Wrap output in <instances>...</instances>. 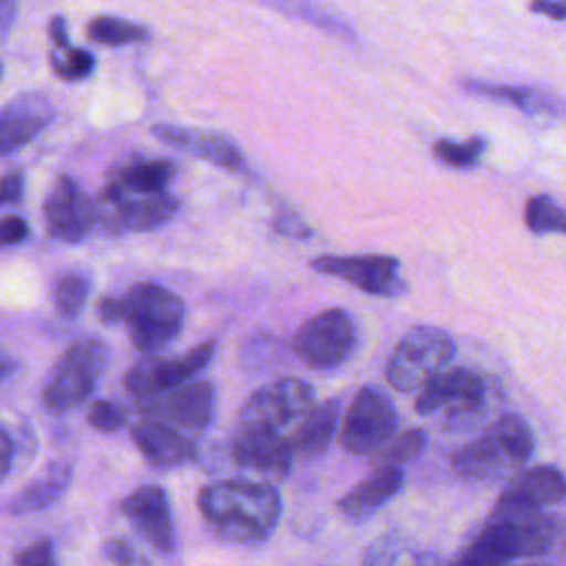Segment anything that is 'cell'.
I'll use <instances>...</instances> for the list:
<instances>
[{
  "mask_svg": "<svg viewBox=\"0 0 566 566\" xmlns=\"http://www.w3.org/2000/svg\"><path fill=\"white\" fill-rule=\"evenodd\" d=\"M206 522L228 542H263L281 517V495L268 482L221 480L197 495Z\"/></svg>",
  "mask_w": 566,
  "mask_h": 566,
  "instance_id": "6da1fadb",
  "label": "cell"
},
{
  "mask_svg": "<svg viewBox=\"0 0 566 566\" xmlns=\"http://www.w3.org/2000/svg\"><path fill=\"white\" fill-rule=\"evenodd\" d=\"M495 382L471 367L442 369L431 376L413 402L420 416L444 409V424L451 429L475 427L495 407Z\"/></svg>",
  "mask_w": 566,
  "mask_h": 566,
  "instance_id": "7a4b0ae2",
  "label": "cell"
},
{
  "mask_svg": "<svg viewBox=\"0 0 566 566\" xmlns=\"http://www.w3.org/2000/svg\"><path fill=\"white\" fill-rule=\"evenodd\" d=\"M122 318L128 338L139 352H157L166 347L184 325V301L164 285L137 283L119 296Z\"/></svg>",
  "mask_w": 566,
  "mask_h": 566,
  "instance_id": "3957f363",
  "label": "cell"
},
{
  "mask_svg": "<svg viewBox=\"0 0 566 566\" xmlns=\"http://www.w3.org/2000/svg\"><path fill=\"white\" fill-rule=\"evenodd\" d=\"M455 356V340L436 325L411 327L387 360V382L396 391L420 389L431 376L442 371Z\"/></svg>",
  "mask_w": 566,
  "mask_h": 566,
  "instance_id": "277c9868",
  "label": "cell"
},
{
  "mask_svg": "<svg viewBox=\"0 0 566 566\" xmlns=\"http://www.w3.org/2000/svg\"><path fill=\"white\" fill-rule=\"evenodd\" d=\"M106 367V347L99 338L84 336L66 347L55 363L42 398L53 411H69L82 405L95 389Z\"/></svg>",
  "mask_w": 566,
  "mask_h": 566,
  "instance_id": "5b68a950",
  "label": "cell"
},
{
  "mask_svg": "<svg viewBox=\"0 0 566 566\" xmlns=\"http://www.w3.org/2000/svg\"><path fill=\"white\" fill-rule=\"evenodd\" d=\"M358 332L345 310L329 307L307 318L292 338L294 354L312 369H334L356 349Z\"/></svg>",
  "mask_w": 566,
  "mask_h": 566,
  "instance_id": "8992f818",
  "label": "cell"
},
{
  "mask_svg": "<svg viewBox=\"0 0 566 566\" xmlns=\"http://www.w3.org/2000/svg\"><path fill=\"white\" fill-rule=\"evenodd\" d=\"M179 208V201L166 190L135 195L126 192L113 181L106 184L97 203H93L95 221L111 232H148L164 226Z\"/></svg>",
  "mask_w": 566,
  "mask_h": 566,
  "instance_id": "52a82bcc",
  "label": "cell"
},
{
  "mask_svg": "<svg viewBox=\"0 0 566 566\" xmlns=\"http://www.w3.org/2000/svg\"><path fill=\"white\" fill-rule=\"evenodd\" d=\"M398 427L396 405L378 387L365 385L354 396L340 431V444L347 453L367 455L382 447Z\"/></svg>",
  "mask_w": 566,
  "mask_h": 566,
  "instance_id": "ba28073f",
  "label": "cell"
},
{
  "mask_svg": "<svg viewBox=\"0 0 566 566\" xmlns=\"http://www.w3.org/2000/svg\"><path fill=\"white\" fill-rule=\"evenodd\" d=\"M314 407V389L301 378H281L256 389L241 407V429L281 431Z\"/></svg>",
  "mask_w": 566,
  "mask_h": 566,
  "instance_id": "9c48e42d",
  "label": "cell"
},
{
  "mask_svg": "<svg viewBox=\"0 0 566 566\" xmlns=\"http://www.w3.org/2000/svg\"><path fill=\"white\" fill-rule=\"evenodd\" d=\"M212 354H214V340H203L201 345H197L195 349H188L181 356L144 358L124 374V387L130 396L139 400L159 396L195 378L210 363Z\"/></svg>",
  "mask_w": 566,
  "mask_h": 566,
  "instance_id": "30bf717a",
  "label": "cell"
},
{
  "mask_svg": "<svg viewBox=\"0 0 566 566\" xmlns=\"http://www.w3.org/2000/svg\"><path fill=\"white\" fill-rule=\"evenodd\" d=\"M148 418L179 424L190 431H203L214 413V387L208 380H186L159 396L142 400Z\"/></svg>",
  "mask_w": 566,
  "mask_h": 566,
  "instance_id": "8fae6325",
  "label": "cell"
},
{
  "mask_svg": "<svg viewBox=\"0 0 566 566\" xmlns=\"http://www.w3.org/2000/svg\"><path fill=\"white\" fill-rule=\"evenodd\" d=\"M310 268L321 274L343 279L374 296H391L402 287L398 279L400 261L387 254H356V256L323 254L312 259Z\"/></svg>",
  "mask_w": 566,
  "mask_h": 566,
  "instance_id": "7c38bea8",
  "label": "cell"
},
{
  "mask_svg": "<svg viewBox=\"0 0 566 566\" xmlns=\"http://www.w3.org/2000/svg\"><path fill=\"white\" fill-rule=\"evenodd\" d=\"M44 223L53 239L64 243L82 241L95 223L93 201L66 175L57 177L44 199Z\"/></svg>",
  "mask_w": 566,
  "mask_h": 566,
  "instance_id": "4fadbf2b",
  "label": "cell"
},
{
  "mask_svg": "<svg viewBox=\"0 0 566 566\" xmlns=\"http://www.w3.org/2000/svg\"><path fill=\"white\" fill-rule=\"evenodd\" d=\"M122 513L130 520L133 528L161 553H172L177 546L172 511L168 495L157 484H146L128 493L122 504Z\"/></svg>",
  "mask_w": 566,
  "mask_h": 566,
  "instance_id": "5bb4252c",
  "label": "cell"
},
{
  "mask_svg": "<svg viewBox=\"0 0 566 566\" xmlns=\"http://www.w3.org/2000/svg\"><path fill=\"white\" fill-rule=\"evenodd\" d=\"M232 458L241 469L272 480H283L294 462L290 440L268 429H241L232 444Z\"/></svg>",
  "mask_w": 566,
  "mask_h": 566,
  "instance_id": "9a60e30c",
  "label": "cell"
},
{
  "mask_svg": "<svg viewBox=\"0 0 566 566\" xmlns=\"http://www.w3.org/2000/svg\"><path fill=\"white\" fill-rule=\"evenodd\" d=\"M130 438L144 460L157 469L179 467L197 455V447L188 436H184L177 427L148 416L133 424Z\"/></svg>",
  "mask_w": 566,
  "mask_h": 566,
  "instance_id": "2e32d148",
  "label": "cell"
},
{
  "mask_svg": "<svg viewBox=\"0 0 566 566\" xmlns=\"http://www.w3.org/2000/svg\"><path fill=\"white\" fill-rule=\"evenodd\" d=\"M53 117L51 102L40 93H24L0 108V155L29 144Z\"/></svg>",
  "mask_w": 566,
  "mask_h": 566,
  "instance_id": "e0dca14e",
  "label": "cell"
},
{
  "mask_svg": "<svg viewBox=\"0 0 566 566\" xmlns=\"http://www.w3.org/2000/svg\"><path fill=\"white\" fill-rule=\"evenodd\" d=\"M451 469L464 480L482 482L502 478L517 467L502 447V442L497 440V436L491 429H486L480 438L467 442L453 453Z\"/></svg>",
  "mask_w": 566,
  "mask_h": 566,
  "instance_id": "ac0fdd59",
  "label": "cell"
},
{
  "mask_svg": "<svg viewBox=\"0 0 566 566\" xmlns=\"http://www.w3.org/2000/svg\"><path fill=\"white\" fill-rule=\"evenodd\" d=\"M405 482L400 467H376V471L349 489L338 502L336 509L354 522H360L376 513L387 500H391Z\"/></svg>",
  "mask_w": 566,
  "mask_h": 566,
  "instance_id": "d6986e66",
  "label": "cell"
},
{
  "mask_svg": "<svg viewBox=\"0 0 566 566\" xmlns=\"http://www.w3.org/2000/svg\"><path fill=\"white\" fill-rule=\"evenodd\" d=\"M150 133L155 137H159L164 144L168 146H175L179 150H186V153H192V155H199L226 170H237L241 168L243 164V157L239 153V148L221 137V135H214V133H192V130H186V128H179V126H170V124H157L150 128Z\"/></svg>",
  "mask_w": 566,
  "mask_h": 566,
  "instance_id": "ffe728a7",
  "label": "cell"
},
{
  "mask_svg": "<svg viewBox=\"0 0 566 566\" xmlns=\"http://www.w3.org/2000/svg\"><path fill=\"white\" fill-rule=\"evenodd\" d=\"M340 420V402L329 398L321 405H314L298 422L290 440L294 458L312 460L321 455L334 440L336 427Z\"/></svg>",
  "mask_w": 566,
  "mask_h": 566,
  "instance_id": "44dd1931",
  "label": "cell"
},
{
  "mask_svg": "<svg viewBox=\"0 0 566 566\" xmlns=\"http://www.w3.org/2000/svg\"><path fill=\"white\" fill-rule=\"evenodd\" d=\"M564 493H566V482L562 471L551 464H539L517 473L509 482V486L502 491L500 500H511L517 504L544 509L562 502Z\"/></svg>",
  "mask_w": 566,
  "mask_h": 566,
  "instance_id": "7402d4cb",
  "label": "cell"
},
{
  "mask_svg": "<svg viewBox=\"0 0 566 566\" xmlns=\"http://www.w3.org/2000/svg\"><path fill=\"white\" fill-rule=\"evenodd\" d=\"M71 467L66 462L51 464L40 478H35L24 491H20L11 502V513H33L53 504L71 482Z\"/></svg>",
  "mask_w": 566,
  "mask_h": 566,
  "instance_id": "603a6c76",
  "label": "cell"
},
{
  "mask_svg": "<svg viewBox=\"0 0 566 566\" xmlns=\"http://www.w3.org/2000/svg\"><path fill=\"white\" fill-rule=\"evenodd\" d=\"M175 175V164L168 159H144L126 164L111 181L126 192L148 195L168 186Z\"/></svg>",
  "mask_w": 566,
  "mask_h": 566,
  "instance_id": "cb8c5ba5",
  "label": "cell"
},
{
  "mask_svg": "<svg viewBox=\"0 0 566 566\" xmlns=\"http://www.w3.org/2000/svg\"><path fill=\"white\" fill-rule=\"evenodd\" d=\"M489 429L497 436L515 467H522L531 460L535 451V436L531 431V424L522 416L504 413L495 422H491Z\"/></svg>",
  "mask_w": 566,
  "mask_h": 566,
  "instance_id": "d4e9b609",
  "label": "cell"
},
{
  "mask_svg": "<svg viewBox=\"0 0 566 566\" xmlns=\"http://www.w3.org/2000/svg\"><path fill=\"white\" fill-rule=\"evenodd\" d=\"M363 566H433V559L422 553H411L398 535L378 537L365 553Z\"/></svg>",
  "mask_w": 566,
  "mask_h": 566,
  "instance_id": "484cf974",
  "label": "cell"
},
{
  "mask_svg": "<svg viewBox=\"0 0 566 566\" xmlns=\"http://www.w3.org/2000/svg\"><path fill=\"white\" fill-rule=\"evenodd\" d=\"M427 447V433L418 427L394 433L382 447L374 451V467H400L411 462Z\"/></svg>",
  "mask_w": 566,
  "mask_h": 566,
  "instance_id": "4316f807",
  "label": "cell"
},
{
  "mask_svg": "<svg viewBox=\"0 0 566 566\" xmlns=\"http://www.w3.org/2000/svg\"><path fill=\"white\" fill-rule=\"evenodd\" d=\"M86 33L93 42L106 44V46H119V44L139 42V40L148 38V31L142 24L119 20V18H111V15L93 18L86 27Z\"/></svg>",
  "mask_w": 566,
  "mask_h": 566,
  "instance_id": "83f0119b",
  "label": "cell"
},
{
  "mask_svg": "<svg viewBox=\"0 0 566 566\" xmlns=\"http://www.w3.org/2000/svg\"><path fill=\"white\" fill-rule=\"evenodd\" d=\"M526 228L535 234H551L566 230V217L562 206L551 195H537L526 201L524 210Z\"/></svg>",
  "mask_w": 566,
  "mask_h": 566,
  "instance_id": "f1b7e54d",
  "label": "cell"
},
{
  "mask_svg": "<svg viewBox=\"0 0 566 566\" xmlns=\"http://www.w3.org/2000/svg\"><path fill=\"white\" fill-rule=\"evenodd\" d=\"M88 290H91V283L84 274L62 276L53 287V301L57 312L64 318H75L88 298Z\"/></svg>",
  "mask_w": 566,
  "mask_h": 566,
  "instance_id": "f546056e",
  "label": "cell"
},
{
  "mask_svg": "<svg viewBox=\"0 0 566 566\" xmlns=\"http://www.w3.org/2000/svg\"><path fill=\"white\" fill-rule=\"evenodd\" d=\"M51 66L55 71L57 77L66 80V82H75L86 77L93 66H95V57L84 51V49H73L71 44L64 49H53L51 53Z\"/></svg>",
  "mask_w": 566,
  "mask_h": 566,
  "instance_id": "4dcf8cb0",
  "label": "cell"
},
{
  "mask_svg": "<svg viewBox=\"0 0 566 566\" xmlns=\"http://www.w3.org/2000/svg\"><path fill=\"white\" fill-rule=\"evenodd\" d=\"M467 88L475 91V93H482V95H489V97H497V99H506V102H513L515 106L520 108H526L528 113L531 111H548V102L542 99L539 95H535L533 91L528 88H520V86H502V84H484V82H467Z\"/></svg>",
  "mask_w": 566,
  "mask_h": 566,
  "instance_id": "1f68e13d",
  "label": "cell"
},
{
  "mask_svg": "<svg viewBox=\"0 0 566 566\" xmlns=\"http://www.w3.org/2000/svg\"><path fill=\"white\" fill-rule=\"evenodd\" d=\"M484 148V142L473 137L464 144H455V142H449V139H438L433 144V153L436 157L447 164V166H453V168H467V166H473L480 157Z\"/></svg>",
  "mask_w": 566,
  "mask_h": 566,
  "instance_id": "d6a6232c",
  "label": "cell"
},
{
  "mask_svg": "<svg viewBox=\"0 0 566 566\" xmlns=\"http://www.w3.org/2000/svg\"><path fill=\"white\" fill-rule=\"evenodd\" d=\"M451 566H504L502 557L493 548V544L478 533L475 539H471L451 562Z\"/></svg>",
  "mask_w": 566,
  "mask_h": 566,
  "instance_id": "836d02e7",
  "label": "cell"
},
{
  "mask_svg": "<svg viewBox=\"0 0 566 566\" xmlns=\"http://www.w3.org/2000/svg\"><path fill=\"white\" fill-rule=\"evenodd\" d=\"M86 422L104 433H115L126 424V413L111 400H93L86 411Z\"/></svg>",
  "mask_w": 566,
  "mask_h": 566,
  "instance_id": "e575fe53",
  "label": "cell"
},
{
  "mask_svg": "<svg viewBox=\"0 0 566 566\" xmlns=\"http://www.w3.org/2000/svg\"><path fill=\"white\" fill-rule=\"evenodd\" d=\"M15 566H57L51 539L42 537L15 555Z\"/></svg>",
  "mask_w": 566,
  "mask_h": 566,
  "instance_id": "d590c367",
  "label": "cell"
},
{
  "mask_svg": "<svg viewBox=\"0 0 566 566\" xmlns=\"http://www.w3.org/2000/svg\"><path fill=\"white\" fill-rule=\"evenodd\" d=\"M104 555L115 566H135V562H137L135 548L130 546V542H126L122 537L106 539L104 542Z\"/></svg>",
  "mask_w": 566,
  "mask_h": 566,
  "instance_id": "8d00e7d4",
  "label": "cell"
},
{
  "mask_svg": "<svg viewBox=\"0 0 566 566\" xmlns=\"http://www.w3.org/2000/svg\"><path fill=\"white\" fill-rule=\"evenodd\" d=\"M27 234H29V226L22 217L9 214V217L0 219V248L20 243Z\"/></svg>",
  "mask_w": 566,
  "mask_h": 566,
  "instance_id": "74e56055",
  "label": "cell"
},
{
  "mask_svg": "<svg viewBox=\"0 0 566 566\" xmlns=\"http://www.w3.org/2000/svg\"><path fill=\"white\" fill-rule=\"evenodd\" d=\"M22 188H24L22 172H18V170L4 172L0 177V206L18 203L22 199Z\"/></svg>",
  "mask_w": 566,
  "mask_h": 566,
  "instance_id": "f35d334b",
  "label": "cell"
},
{
  "mask_svg": "<svg viewBox=\"0 0 566 566\" xmlns=\"http://www.w3.org/2000/svg\"><path fill=\"white\" fill-rule=\"evenodd\" d=\"M49 35L53 42V49H64L69 46V35H66V22L62 15H53L49 22Z\"/></svg>",
  "mask_w": 566,
  "mask_h": 566,
  "instance_id": "ab89813d",
  "label": "cell"
},
{
  "mask_svg": "<svg viewBox=\"0 0 566 566\" xmlns=\"http://www.w3.org/2000/svg\"><path fill=\"white\" fill-rule=\"evenodd\" d=\"M11 438L7 433V429L0 424V482L7 478L9 467H11Z\"/></svg>",
  "mask_w": 566,
  "mask_h": 566,
  "instance_id": "60d3db41",
  "label": "cell"
},
{
  "mask_svg": "<svg viewBox=\"0 0 566 566\" xmlns=\"http://www.w3.org/2000/svg\"><path fill=\"white\" fill-rule=\"evenodd\" d=\"M531 9L539 11V13H548L555 20H564L566 18V7L559 0H535L531 4Z\"/></svg>",
  "mask_w": 566,
  "mask_h": 566,
  "instance_id": "b9f144b4",
  "label": "cell"
},
{
  "mask_svg": "<svg viewBox=\"0 0 566 566\" xmlns=\"http://www.w3.org/2000/svg\"><path fill=\"white\" fill-rule=\"evenodd\" d=\"M13 9H15V0H0V33L7 31L13 18Z\"/></svg>",
  "mask_w": 566,
  "mask_h": 566,
  "instance_id": "7bdbcfd3",
  "label": "cell"
},
{
  "mask_svg": "<svg viewBox=\"0 0 566 566\" xmlns=\"http://www.w3.org/2000/svg\"><path fill=\"white\" fill-rule=\"evenodd\" d=\"M7 374H9V358L0 354V380H2Z\"/></svg>",
  "mask_w": 566,
  "mask_h": 566,
  "instance_id": "ee69618b",
  "label": "cell"
},
{
  "mask_svg": "<svg viewBox=\"0 0 566 566\" xmlns=\"http://www.w3.org/2000/svg\"><path fill=\"white\" fill-rule=\"evenodd\" d=\"M504 566H509V564H504ZM515 566H551V564H546V562H528V564H515Z\"/></svg>",
  "mask_w": 566,
  "mask_h": 566,
  "instance_id": "f6af8a7d",
  "label": "cell"
},
{
  "mask_svg": "<svg viewBox=\"0 0 566 566\" xmlns=\"http://www.w3.org/2000/svg\"><path fill=\"white\" fill-rule=\"evenodd\" d=\"M0 77H2V64H0Z\"/></svg>",
  "mask_w": 566,
  "mask_h": 566,
  "instance_id": "bcb514c9",
  "label": "cell"
}]
</instances>
